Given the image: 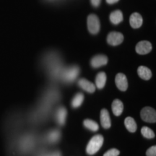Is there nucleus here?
Wrapping results in <instances>:
<instances>
[{
	"label": "nucleus",
	"mask_w": 156,
	"mask_h": 156,
	"mask_svg": "<svg viewBox=\"0 0 156 156\" xmlns=\"http://www.w3.org/2000/svg\"><path fill=\"white\" fill-rule=\"evenodd\" d=\"M143 20L140 14L137 12H134L130 16L129 23L131 26L133 28H139L142 26Z\"/></svg>",
	"instance_id": "14"
},
{
	"label": "nucleus",
	"mask_w": 156,
	"mask_h": 156,
	"mask_svg": "<svg viewBox=\"0 0 156 156\" xmlns=\"http://www.w3.org/2000/svg\"><path fill=\"white\" fill-rule=\"evenodd\" d=\"M35 138L31 134L23 136L19 141V149L23 153H28L35 145Z\"/></svg>",
	"instance_id": "3"
},
{
	"label": "nucleus",
	"mask_w": 156,
	"mask_h": 156,
	"mask_svg": "<svg viewBox=\"0 0 156 156\" xmlns=\"http://www.w3.org/2000/svg\"><path fill=\"white\" fill-rule=\"evenodd\" d=\"M46 156H62V155L61 153H60V152L54 151V152H51V153H47Z\"/></svg>",
	"instance_id": "25"
},
{
	"label": "nucleus",
	"mask_w": 156,
	"mask_h": 156,
	"mask_svg": "<svg viewBox=\"0 0 156 156\" xmlns=\"http://www.w3.org/2000/svg\"><path fill=\"white\" fill-rule=\"evenodd\" d=\"M60 137H61V132L56 129L50 130L46 135V141L49 143H56L60 140Z\"/></svg>",
	"instance_id": "12"
},
{
	"label": "nucleus",
	"mask_w": 156,
	"mask_h": 156,
	"mask_svg": "<svg viewBox=\"0 0 156 156\" xmlns=\"http://www.w3.org/2000/svg\"><path fill=\"white\" fill-rule=\"evenodd\" d=\"M124 125H125L126 128L127 130L130 132H135L136 129H137V126H136L135 120L132 117L128 116L126 117L124 120Z\"/></svg>",
	"instance_id": "18"
},
{
	"label": "nucleus",
	"mask_w": 156,
	"mask_h": 156,
	"mask_svg": "<svg viewBox=\"0 0 156 156\" xmlns=\"http://www.w3.org/2000/svg\"><path fill=\"white\" fill-rule=\"evenodd\" d=\"M67 109L64 108V106L58 107L56 110L55 118L56 122H57L58 124L60 126L64 125L66 122V118H67Z\"/></svg>",
	"instance_id": "10"
},
{
	"label": "nucleus",
	"mask_w": 156,
	"mask_h": 156,
	"mask_svg": "<svg viewBox=\"0 0 156 156\" xmlns=\"http://www.w3.org/2000/svg\"><path fill=\"white\" fill-rule=\"evenodd\" d=\"M119 1V0H106V2L109 4V5H112V4L118 2Z\"/></svg>",
	"instance_id": "27"
},
{
	"label": "nucleus",
	"mask_w": 156,
	"mask_h": 156,
	"mask_svg": "<svg viewBox=\"0 0 156 156\" xmlns=\"http://www.w3.org/2000/svg\"><path fill=\"white\" fill-rule=\"evenodd\" d=\"M137 73L140 77L142 80H148L152 77V73L151 69L147 67H145V66H140V67H139L137 69Z\"/></svg>",
	"instance_id": "16"
},
{
	"label": "nucleus",
	"mask_w": 156,
	"mask_h": 156,
	"mask_svg": "<svg viewBox=\"0 0 156 156\" xmlns=\"http://www.w3.org/2000/svg\"><path fill=\"white\" fill-rule=\"evenodd\" d=\"M115 83L119 90L122 91H125L128 88V81L125 75L122 73L117 74L115 78Z\"/></svg>",
	"instance_id": "8"
},
{
	"label": "nucleus",
	"mask_w": 156,
	"mask_h": 156,
	"mask_svg": "<svg viewBox=\"0 0 156 156\" xmlns=\"http://www.w3.org/2000/svg\"><path fill=\"white\" fill-rule=\"evenodd\" d=\"M124 41V36L118 32H111L107 36V42L112 46H118Z\"/></svg>",
	"instance_id": "6"
},
{
	"label": "nucleus",
	"mask_w": 156,
	"mask_h": 156,
	"mask_svg": "<svg viewBox=\"0 0 156 156\" xmlns=\"http://www.w3.org/2000/svg\"><path fill=\"white\" fill-rule=\"evenodd\" d=\"M101 0H90L91 4L94 7H98L101 4Z\"/></svg>",
	"instance_id": "26"
},
{
	"label": "nucleus",
	"mask_w": 156,
	"mask_h": 156,
	"mask_svg": "<svg viewBox=\"0 0 156 156\" xmlns=\"http://www.w3.org/2000/svg\"><path fill=\"white\" fill-rule=\"evenodd\" d=\"M141 134L147 139H153V138L155 137L154 132L147 126H143L141 129Z\"/></svg>",
	"instance_id": "22"
},
{
	"label": "nucleus",
	"mask_w": 156,
	"mask_h": 156,
	"mask_svg": "<svg viewBox=\"0 0 156 156\" xmlns=\"http://www.w3.org/2000/svg\"><path fill=\"white\" fill-rule=\"evenodd\" d=\"M120 152L119 150L115 149V148H112V149L109 150V151L106 152L103 156H118Z\"/></svg>",
	"instance_id": "23"
},
{
	"label": "nucleus",
	"mask_w": 156,
	"mask_h": 156,
	"mask_svg": "<svg viewBox=\"0 0 156 156\" xmlns=\"http://www.w3.org/2000/svg\"><path fill=\"white\" fill-rule=\"evenodd\" d=\"M101 28L98 17L95 15H90L87 17V28L91 34L95 35L99 32Z\"/></svg>",
	"instance_id": "4"
},
{
	"label": "nucleus",
	"mask_w": 156,
	"mask_h": 156,
	"mask_svg": "<svg viewBox=\"0 0 156 156\" xmlns=\"http://www.w3.org/2000/svg\"><path fill=\"white\" fill-rule=\"evenodd\" d=\"M83 125L87 129H88L91 130L93 132H96L99 129L98 124L95 122H94V121L90 119H85L83 122Z\"/></svg>",
	"instance_id": "21"
},
{
	"label": "nucleus",
	"mask_w": 156,
	"mask_h": 156,
	"mask_svg": "<svg viewBox=\"0 0 156 156\" xmlns=\"http://www.w3.org/2000/svg\"><path fill=\"white\" fill-rule=\"evenodd\" d=\"M80 73V68L76 65L70 66L69 67L63 68L59 78L64 83H70L73 82Z\"/></svg>",
	"instance_id": "1"
},
{
	"label": "nucleus",
	"mask_w": 156,
	"mask_h": 156,
	"mask_svg": "<svg viewBox=\"0 0 156 156\" xmlns=\"http://www.w3.org/2000/svg\"><path fill=\"white\" fill-rule=\"evenodd\" d=\"M108 63V58L103 54H99L93 57L90 61V64L93 68H98L104 66Z\"/></svg>",
	"instance_id": "9"
},
{
	"label": "nucleus",
	"mask_w": 156,
	"mask_h": 156,
	"mask_svg": "<svg viewBox=\"0 0 156 156\" xmlns=\"http://www.w3.org/2000/svg\"><path fill=\"white\" fill-rule=\"evenodd\" d=\"M106 73L101 72L96 75L95 77V86L98 89H103L106 85Z\"/></svg>",
	"instance_id": "17"
},
{
	"label": "nucleus",
	"mask_w": 156,
	"mask_h": 156,
	"mask_svg": "<svg viewBox=\"0 0 156 156\" xmlns=\"http://www.w3.org/2000/svg\"><path fill=\"white\" fill-rule=\"evenodd\" d=\"M46 154L47 153H46V152H41V153H39L37 156H46Z\"/></svg>",
	"instance_id": "28"
},
{
	"label": "nucleus",
	"mask_w": 156,
	"mask_h": 156,
	"mask_svg": "<svg viewBox=\"0 0 156 156\" xmlns=\"http://www.w3.org/2000/svg\"><path fill=\"white\" fill-rule=\"evenodd\" d=\"M110 20L113 24L118 25L123 20V14L120 10L113 12L110 15Z\"/></svg>",
	"instance_id": "19"
},
{
	"label": "nucleus",
	"mask_w": 156,
	"mask_h": 156,
	"mask_svg": "<svg viewBox=\"0 0 156 156\" xmlns=\"http://www.w3.org/2000/svg\"><path fill=\"white\" fill-rule=\"evenodd\" d=\"M135 50L136 53L141 55L147 54L151 51L152 44L147 41H142L136 44Z\"/></svg>",
	"instance_id": "7"
},
{
	"label": "nucleus",
	"mask_w": 156,
	"mask_h": 156,
	"mask_svg": "<svg viewBox=\"0 0 156 156\" xmlns=\"http://www.w3.org/2000/svg\"><path fill=\"white\" fill-rule=\"evenodd\" d=\"M147 156H156V147L155 145L152 146L146 152Z\"/></svg>",
	"instance_id": "24"
},
{
	"label": "nucleus",
	"mask_w": 156,
	"mask_h": 156,
	"mask_svg": "<svg viewBox=\"0 0 156 156\" xmlns=\"http://www.w3.org/2000/svg\"><path fill=\"white\" fill-rule=\"evenodd\" d=\"M101 123L104 129H109L112 126L110 116L106 109H102L101 112Z\"/></svg>",
	"instance_id": "13"
},
{
	"label": "nucleus",
	"mask_w": 156,
	"mask_h": 156,
	"mask_svg": "<svg viewBox=\"0 0 156 156\" xmlns=\"http://www.w3.org/2000/svg\"><path fill=\"white\" fill-rule=\"evenodd\" d=\"M77 84L82 89L84 90L85 91H86L87 93H93L95 92V85L93 83H91V82L87 80L83 79V78L80 79L79 80H78Z\"/></svg>",
	"instance_id": "11"
},
{
	"label": "nucleus",
	"mask_w": 156,
	"mask_h": 156,
	"mask_svg": "<svg viewBox=\"0 0 156 156\" xmlns=\"http://www.w3.org/2000/svg\"><path fill=\"white\" fill-rule=\"evenodd\" d=\"M103 143V137L101 134H96L90 140L86 147V152L88 155H94L97 153Z\"/></svg>",
	"instance_id": "2"
},
{
	"label": "nucleus",
	"mask_w": 156,
	"mask_h": 156,
	"mask_svg": "<svg viewBox=\"0 0 156 156\" xmlns=\"http://www.w3.org/2000/svg\"><path fill=\"white\" fill-rule=\"evenodd\" d=\"M140 115L144 122L148 123H155L156 122L155 110L151 107H145L142 108Z\"/></svg>",
	"instance_id": "5"
},
{
	"label": "nucleus",
	"mask_w": 156,
	"mask_h": 156,
	"mask_svg": "<svg viewBox=\"0 0 156 156\" xmlns=\"http://www.w3.org/2000/svg\"><path fill=\"white\" fill-rule=\"evenodd\" d=\"M84 98H85V97H84V95L83 93H77V94L75 95V97L73 98V100H72V107L74 108H76L80 106L82 103H83Z\"/></svg>",
	"instance_id": "20"
},
{
	"label": "nucleus",
	"mask_w": 156,
	"mask_h": 156,
	"mask_svg": "<svg viewBox=\"0 0 156 156\" xmlns=\"http://www.w3.org/2000/svg\"><path fill=\"white\" fill-rule=\"evenodd\" d=\"M112 108L113 114L116 116H119L122 114L123 110H124V104H123V103L120 100L116 99V100L113 101Z\"/></svg>",
	"instance_id": "15"
}]
</instances>
